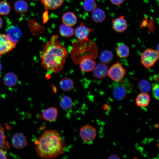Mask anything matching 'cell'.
Masks as SVG:
<instances>
[{
    "label": "cell",
    "instance_id": "2e32d148",
    "mask_svg": "<svg viewBox=\"0 0 159 159\" xmlns=\"http://www.w3.org/2000/svg\"><path fill=\"white\" fill-rule=\"evenodd\" d=\"M150 100V97L148 94L142 92L139 94L136 97L135 103L138 107H145L148 105Z\"/></svg>",
    "mask_w": 159,
    "mask_h": 159
},
{
    "label": "cell",
    "instance_id": "52a82bcc",
    "mask_svg": "<svg viewBox=\"0 0 159 159\" xmlns=\"http://www.w3.org/2000/svg\"><path fill=\"white\" fill-rule=\"evenodd\" d=\"M16 45L10 41L6 34L0 33V56L9 52Z\"/></svg>",
    "mask_w": 159,
    "mask_h": 159
},
{
    "label": "cell",
    "instance_id": "ac0fdd59",
    "mask_svg": "<svg viewBox=\"0 0 159 159\" xmlns=\"http://www.w3.org/2000/svg\"><path fill=\"white\" fill-rule=\"evenodd\" d=\"M18 78L13 73L9 72L4 76L3 81L4 84L7 86L12 87L17 84Z\"/></svg>",
    "mask_w": 159,
    "mask_h": 159
},
{
    "label": "cell",
    "instance_id": "4316f807",
    "mask_svg": "<svg viewBox=\"0 0 159 159\" xmlns=\"http://www.w3.org/2000/svg\"><path fill=\"white\" fill-rule=\"evenodd\" d=\"M83 6L85 11L90 12H92L97 8V4L95 0H85Z\"/></svg>",
    "mask_w": 159,
    "mask_h": 159
},
{
    "label": "cell",
    "instance_id": "ba28073f",
    "mask_svg": "<svg viewBox=\"0 0 159 159\" xmlns=\"http://www.w3.org/2000/svg\"><path fill=\"white\" fill-rule=\"evenodd\" d=\"M10 41L16 44L22 36V32L18 27L12 25L6 29V34Z\"/></svg>",
    "mask_w": 159,
    "mask_h": 159
},
{
    "label": "cell",
    "instance_id": "e575fe53",
    "mask_svg": "<svg viewBox=\"0 0 159 159\" xmlns=\"http://www.w3.org/2000/svg\"><path fill=\"white\" fill-rule=\"evenodd\" d=\"M3 24V22L1 17L0 16V29L1 28Z\"/></svg>",
    "mask_w": 159,
    "mask_h": 159
},
{
    "label": "cell",
    "instance_id": "f1b7e54d",
    "mask_svg": "<svg viewBox=\"0 0 159 159\" xmlns=\"http://www.w3.org/2000/svg\"><path fill=\"white\" fill-rule=\"evenodd\" d=\"M11 7L7 2L3 1H0V14L6 15L10 11Z\"/></svg>",
    "mask_w": 159,
    "mask_h": 159
},
{
    "label": "cell",
    "instance_id": "836d02e7",
    "mask_svg": "<svg viewBox=\"0 0 159 159\" xmlns=\"http://www.w3.org/2000/svg\"><path fill=\"white\" fill-rule=\"evenodd\" d=\"M103 108L105 111H108L110 109V107L109 105L105 104L103 105Z\"/></svg>",
    "mask_w": 159,
    "mask_h": 159
},
{
    "label": "cell",
    "instance_id": "cb8c5ba5",
    "mask_svg": "<svg viewBox=\"0 0 159 159\" xmlns=\"http://www.w3.org/2000/svg\"><path fill=\"white\" fill-rule=\"evenodd\" d=\"M72 99L67 95L62 96L59 101L60 107L64 110H68L70 109L72 107Z\"/></svg>",
    "mask_w": 159,
    "mask_h": 159
},
{
    "label": "cell",
    "instance_id": "9c48e42d",
    "mask_svg": "<svg viewBox=\"0 0 159 159\" xmlns=\"http://www.w3.org/2000/svg\"><path fill=\"white\" fill-rule=\"evenodd\" d=\"M11 142L13 147L17 149L23 148L28 144L26 137L21 133L14 134L11 139Z\"/></svg>",
    "mask_w": 159,
    "mask_h": 159
},
{
    "label": "cell",
    "instance_id": "44dd1931",
    "mask_svg": "<svg viewBox=\"0 0 159 159\" xmlns=\"http://www.w3.org/2000/svg\"><path fill=\"white\" fill-rule=\"evenodd\" d=\"M116 53L119 57L125 58L127 57L129 55V49L127 46L124 44L120 43L117 44Z\"/></svg>",
    "mask_w": 159,
    "mask_h": 159
},
{
    "label": "cell",
    "instance_id": "1f68e13d",
    "mask_svg": "<svg viewBox=\"0 0 159 159\" xmlns=\"http://www.w3.org/2000/svg\"><path fill=\"white\" fill-rule=\"evenodd\" d=\"M6 156L2 149H0V159H6Z\"/></svg>",
    "mask_w": 159,
    "mask_h": 159
},
{
    "label": "cell",
    "instance_id": "e0dca14e",
    "mask_svg": "<svg viewBox=\"0 0 159 159\" xmlns=\"http://www.w3.org/2000/svg\"><path fill=\"white\" fill-rule=\"evenodd\" d=\"M63 24L72 26L75 25L77 22V17L73 12H67L64 13L62 17Z\"/></svg>",
    "mask_w": 159,
    "mask_h": 159
},
{
    "label": "cell",
    "instance_id": "7a4b0ae2",
    "mask_svg": "<svg viewBox=\"0 0 159 159\" xmlns=\"http://www.w3.org/2000/svg\"><path fill=\"white\" fill-rule=\"evenodd\" d=\"M37 154L41 158H55L63 153L65 148L64 140L55 129L44 131L35 140Z\"/></svg>",
    "mask_w": 159,
    "mask_h": 159
},
{
    "label": "cell",
    "instance_id": "5bb4252c",
    "mask_svg": "<svg viewBox=\"0 0 159 159\" xmlns=\"http://www.w3.org/2000/svg\"><path fill=\"white\" fill-rule=\"evenodd\" d=\"M47 10H54L59 8L63 3L64 0H39Z\"/></svg>",
    "mask_w": 159,
    "mask_h": 159
},
{
    "label": "cell",
    "instance_id": "7402d4cb",
    "mask_svg": "<svg viewBox=\"0 0 159 159\" xmlns=\"http://www.w3.org/2000/svg\"><path fill=\"white\" fill-rule=\"evenodd\" d=\"M59 32L61 36L66 38L72 37L74 34V29L71 26L64 24L60 26Z\"/></svg>",
    "mask_w": 159,
    "mask_h": 159
},
{
    "label": "cell",
    "instance_id": "484cf974",
    "mask_svg": "<svg viewBox=\"0 0 159 159\" xmlns=\"http://www.w3.org/2000/svg\"><path fill=\"white\" fill-rule=\"evenodd\" d=\"M4 128L0 125V149L7 150L10 148L9 143L6 140Z\"/></svg>",
    "mask_w": 159,
    "mask_h": 159
},
{
    "label": "cell",
    "instance_id": "8992f818",
    "mask_svg": "<svg viewBox=\"0 0 159 159\" xmlns=\"http://www.w3.org/2000/svg\"><path fill=\"white\" fill-rule=\"evenodd\" d=\"M97 135L96 129L90 125L82 127L79 132L80 136L85 142L90 143L95 139Z\"/></svg>",
    "mask_w": 159,
    "mask_h": 159
},
{
    "label": "cell",
    "instance_id": "4dcf8cb0",
    "mask_svg": "<svg viewBox=\"0 0 159 159\" xmlns=\"http://www.w3.org/2000/svg\"><path fill=\"white\" fill-rule=\"evenodd\" d=\"M125 0H110L111 3L115 5H119L124 2Z\"/></svg>",
    "mask_w": 159,
    "mask_h": 159
},
{
    "label": "cell",
    "instance_id": "5b68a950",
    "mask_svg": "<svg viewBox=\"0 0 159 159\" xmlns=\"http://www.w3.org/2000/svg\"><path fill=\"white\" fill-rule=\"evenodd\" d=\"M126 73L125 69L119 62H117L108 70L107 74L113 81L119 82L124 78Z\"/></svg>",
    "mask_w": 159,
    "mask_h": 159
},
{
    "label": "cell",
    "instance_id": "4fadbf2b",
    "mask_svg": "<svg viewBox=\"0 0 159 159\" xmlns=\"http://www.w3.org/2000/svg\"><path fill=\"white\" fill-rule=\"evenodd\" d=\"M57 109L55 107H49L44 110L42 112L43 118L48 122L55 121L57 118Z\"/></svg>",
    "mask_w": 159,
    "mask_h": 159
},
{
    "label": "cell",
    "instance_id": "f546056e",
    "mask_svg": "<svg viewBox=\"0 0 159 159\" xmlns=\"http://www.w3.org/2000/svg\"><path fill=\"white\" fill-rule=\"evenodd\" d=\"M152 92L153 96L156 99L159 100V85L158 83L154 84L153 85Z\"/></svg>",
    "mask_w": 159,
    "mask_h": 159
},
{
    "label": "cell",
    "instance_id": "603a6c76",
    "mask_svg": "<svg viewBox=\"0 0 159 159\" xmlns=\"http://www.w3.org/2000/svg\"><path fill=\"white\" fill-rule=\"evenodd\" d=\"M14 8L15 11L20 14H23L27 11L28 5L27 3L23 0H18L14 3Z\"/></svg>",
    "mask_w": 159,
    "mask_h": 159
},
{
    "label": "cell",
    "instance_id": "d6a6232c",
    "mask_svg": "<svg viewBox=\"0 0 159 159\" xmlns=\"http://www.w3.org/2000/svg\"><path fill=\"white\" fill-rule=\"evenodd\" d=\"M108 159H120V158L116 154H112L110 155Z\"/></svg>",
    "mask_w": 159,
    "mask_h": 159
},
{
    "label": "cell",
    "instance_id": "9a60e30c",
    "mask_svg": "<svg viewBox=\"0 0 159 159\" xmlns=\"http://www.w3.org/2000/svg\"><path fill=\"white\" fill-rule=\"evenodd\" d=\"M79 64L81 69L85 72L93 71L96 66L95 62L92 59L88 58L83 59Z\"/></svg>",
    "mask_w": 159,
    "mask_h": 159
},
{
    "label": "cell",
    "instance_id": "6da1fadb",
    "mask_svg": "<svg viewBox=\"0 0 159 159\" xmlns=\"http://www.w3.org/2000/svg\"><path fill=\"white\" fill-rule=\"evenodd\" d=\"M58 37L56 35H53L43 46L41 55L42 67L54 73L62 69L68 55V51L58 41Z\"/></svg>",
    "mask_w": 159,
    "mask_h": 159
},
{
    "label": "cell",
    "instance_id": "3957f363",
    "mask_svg": "<svg viewBox=\"0 0 159 159\" xmlns=\"http://www.w3.org/2000/svg\"><path fill=\"white\" fill-rule=\"evenodd\" d=\"M113 94L117 100H122L126 97L127 93L130 92L133 86L127 79L124 78L119 82H114L112 84Z\"/></svg>",
    "mask_w": 159,
    "mask_h": 159
},
{
    "label": "cell",
    "instance_id": "8d00e7d4",
    "mask_svg": "<svg viewBox=\"0 0 159 159\" xmlns=\"http://www.w3.org/2000/svg\"><path fill=\"white\" fill-rule=\"evenodd\" d=\"M2 68V67L1 64V63H0V72Z\"/></svg>",
    "mask_w": 159,
    "mask_h": 159
},
{
    "label": "cell",
    "instance_id": "ffe728a7",
    "mask_svg": "<svg viewBox=\"0 0 159 159\" xmlns=\"http://www.w3.org/2000/svg\"><path fill=\"white\" fill-rule=\"evenodd\" d=\"M59 85L61 89L63 91H69L73 88L74 82L71 78L64 77L60 80Z\"/></svg>",
    "mask_w": 159,
    "mask_h": 159
},
{
    "label": "cell",
    "instance_id": "d590c367",
    "mask_svg": "<svg viewBox=\"0 0 159 159\" xmlns=\"http://www.w3.org/2000/svg\"><path fill=\"white\" fill-rule=\"evenodd\" d=\"M158 126V124H156L154 125V127L156 128H157Z\"/></svg>",
    "mask_w": 159,
    "mask_h": 159
},
{
    "label": "cell",
    "instance_id": "83f0119b",
    "mask_svg": "<svg viewBox=\"0 0 159 159\" xmlns=\"http://www.w3.org/2000/svg\"><path fill=\"white\" fill-rule=\"evenodd\" d=\"M138 87L142 92L148 93L151 89V85L150 82L145 79L141 80L138 83Z\"/></svg>",
    "mask_w": 159,
    "mask_h": 159
},
{
    "label": "cell",
    "instance_id": "30bf717a",
    "mask_svg": "<svg viewBox=\"0 0 159 159\" xmlns=\"http://www.w3.org/2000/svg\"><path fill=\"white\" fill-rule=\"evenodd\" d=\"M74 31L75 35L78 39H88L90 33L93 32V29L87 27L84 23L82 22L74 30Z\"/></svg>",
    "mask_w": 159,
    "mask_h": 159
},
{
    "label": "cell",
    "instance_id": "8fae6325",
    "mask_svg": "<svg viewBox=\"0 0 159 159\" xmlns=\"http://www.w3.org/2000/svg\"><path fill=\"white\" fill-rule=\"evenodd\" d=\"M112 28L117 32L121 33L127 29V23L124 16L115 18L112 20Z\"/></svg>",
    "mask_w": 159,
    "mask_h": 159
},
{
    "label": "cell",
    "instance_id": "7c38bea8",
    "mask_svg": "<svg viewBox=\"0 0 159 159\" xmlns=\"http://www.w3.org/2000/svg\"><path fill=\"white\" fill-rule=\"evenodd\" d=\"M108 70V67L106 64L102 62L99 63L95 66L93 70V75L96 78H103L107 74Z\"/></svg>",
    "mask_w": 159,
    "mask_h": 159
},
{
    "label": "cell",
    "instance_id": "277c9868",
    "mask_svg": "<svg viewBox=\"0 0 159 159\" xmlns=\"http://www.w3.org/2000/svg\"><path fill=\"white\" fill-rule=\"evenodd\" d=\"M158 50L150 48L145 49L141 56L142 64L146 68H150L155 64L158 60Z\"/></svg>",
    "mask_w": 159,
    "mask_h": 159
},
{
    "label": "cell",
    "instance_id": "d4e9b609",
    "mask_svg": "<svg viewBox=\"0 0 159 159\" xmlns=\"http://www.w3.org/2000/svg\"><path fill=\"white\" fill-rule=\"evenodd\" d=\"M113 58L112 53L108 50L102 51L100 55V59L101 62L105 64H109L112 62Z\"/></svg>",
    "mask_w": 159,
    "mask_h": 159
},
{
    "label": "cell",
    "instance_id": "d6986e66",
    "mask_svg": "<svg viewBox=\"0 0 159 159\" xmlns=\"http://www.w3.org/2000/svg\"><path fill=\"white\" fill-rule=\"evenodd\" d=\"M92 12V17L95 22L100 23L105 20L106 18V14L103 10L100 8H97Z\"/></svg>",
    "mask_w": 159,
    "mask_h": 159
}]
</instances>
